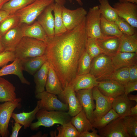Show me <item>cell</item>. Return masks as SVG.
<instances>
[{
	"label": "cell",
	"mask_w": 137,
	"mask_h": 137,
	"mask_svg": "<svg viewBox=\"0 0 137 137\" xmlns=\"http://www.w3.org/2000/svg\"><path fill=\"white\" fill-rule=\"evenodd\" d=\"M85 23V18L73 29L48 37L44 55L57 74L63 90L77 75L79 60L86 49L88 37Z\"/></svg>",
	"instance_id": "6da1fadb"
},
{
	"label": "cell",
	"mask_w": 137,
	"mask_h": 137,
	"mask_svg": "<svg viewBox=\"0 0 137 137\" xmlns=\"http://www.w3.org/2000/svg\"><path fill=\"white\" fill-rule=\"evenodd\" d=\"M47 46L44 42L28 37H23L16 47V58L20 60L45 55Z\"/></svg>",
	"instance_id": "7a4b0ae2"
},
{
	"label": "cell",
	"mask_w": 137,
	"mask_h": 137,
	"mask_svg": "<svg viewBox=\"0 0 137 137\" xmlns=\"http://www.w3.org/2000/svg\"><path fill=\"white\" fill-rule=\"evenodd\" d=\"M36 117L38 121L31 124V130H36L41 126L49 127L56 124L63 125L70 122L72 117L66 112L40 109Z\"/></svg>",
	"instance_id": "3957f363"
},
{
	"label": "cell",
	"mask_w": 137,
	"mask_h": 137,
	"mask_svg": "<svg viewBox=\"0 0 137 137\" xmlns=\"http://www.w3.org/2000/svg\"><path fill=\"white\" fill-rule=\"evenodd\" d=\"M116 70L111 57L102 54L92 59L90 73L99 81L108 79Z\"/></svg>",
	"instance_id": "277c9868"
},
{
	"label": "cell",
	"mask_w": 137,
	"mask_h": 137,
	"mask_svg": "<svg viewBox=\"0 0 137 137\" xmlns=\"http://www.w3.org/2000/svg\"><path fill=\"white\" fill-rule=\"evenodd\" d=\"M54 0H36L14 14L22 24H30L33 23L50 5L54 3Z\"/></svg>",
	"instance_id": "5b68a950"
},
{
	"label": "cell",
	"mask_w": 137,
	"mask_h": 137,
	"mask_svg": "<svg viewBox=\"0 0 137 137\" xmlns=\"http://www.w3.org/2000/svg\"><path fill=\"white\" fill-rule=\"evenodd\" d=\"M101 14L98 6L90 8L85 17V28L88 37L96 39L106 38L101 31Z\"/></svg>",
	"instance_id": "8992f818"
},
{
	"label": "cell",
	"mask_w": 137,
	"mask_h": 137,
	"mask_svg": "<svg viewBox=\"0 0 137 137\" xmlns=\"http://www.w3.org/2000/svg\"><path fill=\"white\" fill-rule=\"evenodd\" d=\"M35 97L39 99L37 102L40 109L64 112L68 110V104L61 101L55 94L44 91L36 94Z\"/></svg>",
	"instance_id": "52a82bcc"
},
{
	"label": "cell",
	"mask_w": 137,
	"mask_h": 137,
	"mask_svg": "<svg viewBox=\"0 0 137 137\" xmlns=\"http://www.w3.org/2000/svg\"><path fill=\"white\" fill-rule=\"evenodd\" d=\"M21 100L20 98H16L13 101L0 104V137L8 136V127L10 119L14 109L20 107Z\"/></svg>",
	"instance_id": "ba28073f"
},
{
	"label": "cell",
	"mask_w": 137,
	"mask_h": 137,
	"mask_svg": "<svg viewBox=\"0 0 137 137\" xmlns=\"http://www.w3.org/2000/svg\"><path fill=\"white\" fill-rule=\"evenodd\" d=\"M92 91L93 98L96 101L93 113L94 121L100 119L112 108L114 98L104 95L96 86L93 88Z\"/></svg>",
	"instance_id": "9c48e42d"
},
{
	"label": "cell",
	"mask_w": 137,
	"mask_h": 137,
	"mask_svg": "<svg viewBox=\"0 0 137 137\" xmlns=\"http://www.w3.org/2000/svg\"><path fill=\"white\" fill-rule=\"evenodd\" d=\"M87 13L82 7L71 10L63 6L62 19L67 31L72 30L79 25L85 19Z\"/></svg>",
	"instance_id": "30bf717a"
},
{
	"label": "cell",
	"mask_w": 137,
	"mask_h": 137,
	"mask_svg": "<svg viewBox=\"0 0 137 137\" xmlns=\"http://www.w3.org/2000/svg\"><path fill=\"white\" fill-rule=\"evenodd\" d=\"M113 7L118 16L135 28H137V4L130 2L115 3Z\"/></svg>",
	"instance_id": "8fae6325"
},
{
	"label": "cell",
	"mask_w": 137,
	"mask_h": 137,
	"mask_svg": "<svg viewBox=\"0 0 137 137\" xmlns=\"http://www.w3.org/2000/svg\"><path fill=\"white\" fill-rule=\"evenodd\" d=\"M123 119L118 117L98 129L99 135L100 137H130L124 125Z\"/></svg>",
	"instance_id": "7c38bea8"
},
{
	"label": "cell",
	"mask_w": 137,
	"mask_h": 137,
	"mask_svg": "<svg viewBox=\"0 0 137 137\" xmlns=\"http://www.w3.org/2000/svg\"><path fill=\"white\" fill-rule=\"evenodd\" d=\"M75 92L87 118L92 124L94 121L93 113L95 107L92 89L81 90Z\"/></svg>",
	"instance_id": "4fadbf2b"
},
{
	"label": "cell",
	"mask_w": 137,
	"mask_h": 137,
	"mask_svg": "<svg viewBox=\"0 0 137 137\" xmlns=\"http://www.w3.org/2000/svg\"><path fill=\"white\" fill-rule=\"evenodd\" d=\"M59 97L64 101L65 103L68 104L69 109L67 112L71 117L75 116L83 109L71 84H69L65 88Z\"/></svg>",
	"instance_id": "5bb4252c"
},
{
	"label": "cell",
	"mask_w": 137,
	"mask_h": 137,
	"mask_svg": "<svg viewBox=\"0 0 137 137\" xmlns=\"http://www.w3.org/2000/svg\"><path fill=\"white\" fill-rule=\"evenodd\" d=\"M96 87L104 95L113 98L124 94V85L113 80L98 81Z\"/></svg>",
	"instance_id": "9a60e30c"
},
{
	"label": "cell",
	"mask_w": 137,
	"mask_h": 137,
	"mask_svg": "<svg viewBox=\"0 0 137 137\" xmlns=\"http://www.w3.org/2000/svg\"><path fill=\"white\" fill-rule=\"evenodd\" d=\"M23 37L20 26L8 31L0 39L4 46L5 51H14Z\"/></svg>",
	"instance_id": "2e32d148"
},
{
	"label": "cell",
	"mask_w": 137,
	"mask_h": 137,
	"mask_svg": "<svg viewBox=\"0 0 137 137\" xmlns=\"http://www.w3.org/2000/svg\"><path fill=\"white\" fill-rule=\"evenodd\" d=\"M54 3L47 6L37 18V22L41 25L48 37L55 36L54 19L52 14Z\"/></svg>",
	"instance_id": "e0dca14e"
},
{
	"label": "cell",
	"mask_w": 137,
	"mask_h": 137,
	"mask_svg": "<svg viewBox=\"0 0 137 137\" xmlns=\"http://www.w3.org/2000/svg\"><path fill=\"white\" fill-rule=\"evenodd\" d=\"M111 58L116 70L137 64V53L118 52Z\"/></svg>",
	"instance_id": "ac0fdd59"
},
{
	"label": "cell",
	"mask_w": 137,
	"mask_h": 137,
	"mask_svg": "<svg viewBox=\"0 0 137 137\" xmlns=\"http://www.w3.org/2000/svg\"><path fill=\"white\" fill-rule=\"evenodd\" d=\"M20 27L23 37L33 38L46 43L48 37L37 21L31 25L26 24Z\"/></svg>",
	"instance_id": "d6986e66"
},
{
	"label": "cell",
	"mask_w": 137,
	"mask_h": 137,
	"mask_svg": "<svg viewBox=\"0 0 137 137\" xmlns=\"http://www.w3.org/2000/svg\"><path fill=\"white\" fill-rule=\"evenodd\" d=\"M98 82L93 75L89 73L77 75L71 84L76 92L81 90L92 89L97 86Z\"/></svg>",
	"instance_id": "ffe728a7"
},
{
	"label": "cell",
	"mask_w": 137,
	"mask_h": 137,
	"mask_svg": "<svg viewBox=\"0 0 137 137\" xmlns=\"http://www.w3.org/2000/svg\"><path fill=\"white\" fill-rule=\"evenodd\" d=\"M97 43L104 54L112 57L118 52L119 38L108 36L106 38L97 39Z\"/></svg>",
	"instance_id": "44dd1931"
},
{
	"label": "cell",
	"mask_w": 137,
	"mask_h": 137,
	"mask_svg": "<svg viewBox=\"0 0 137 137\" xmlns=\"http://www.w3.org/2000/svg\"><path fill=\"white\" fill-rule=\"evenodd\" d=\"M3 66L0 69V77L8 75H14L18 77L22 83L28 85L30 84L23 75L21 62L18 58H16L12 63Z\"/></svg>",
	"instance_id": "7402d4cb"
},
{
	"label": "cell",
	"mask_w": 137,
	"mask_h": 137,
	"mask_svg": "<svg viewBox=\"0 0 137 137\" xmlns=\"http://www.w3.org/2000/svg\"><path fill=\"white\" fill-rule=\"evenodd\" d=\"M128 96L125 94L119 95L114 98L112 102V108L121 118L130 115L131 105Z\"/></svg>",
	"instance_id": "603a6c76"
},
{
	"label": "cell",
	"mask_w": 137,
	"mask_h": 137,
	"mask_svg": "<svg viewBox=\"0 0 137 137\" xmlns=\"http://www.w3.org/2000/svg\"><path fill=\"white\" fill-rule=\"evenodd\" d=\"M45 88L47 92L59 97L63 91L57 74L50 64Z\"/></svg>",
	"instance_id": "cb8c5ba5"
},
{
	"label": "cell",
	"mask_w": 137,
	"mask_h": 137,
	"mask_svg": "<svg viewBox=\"0 0 137 137\" xmlns=\"http://www.w3.org/2000/svg\"><path fill=\"white\" fill-rule=\"evenodd\" d=\"M15 88L7 80L0 77V102L11 101L16 98Z\"/></svg>",
	"instance_id": "d4e9b609"
},
{
	"label": "cell",
	"mask_w": 137,
	"mask_h": 137,
	"mask_svg": "<svg viewBox=\"0 0 137 137\" xmlns=\"http://www.w3.org/2000/svg\"><path fill=\"white\" fill-rule=\"evenodd\" d=\"M21 61L23 70L33 75L47 60L44 55L26 59Z\"/></svg>",
	"instance_id": "484cf974"
},
{
	"label": "cell",
	"mask_w": 137,
	"mask_h": 137,
	"mask_svg": "<svg viewBox=\"0 0 137 137\" xmlns=\"http://www.w3.org/2000/svg\"><path fill=\"white\" fill-rule=\"evenodd\" d=\"M118 52L137 53L136 32L132 35L123 34L119 37Z\"/></svg>",
	"instance_id": "4316f807"
},
{
	"label": "cell",
	"mask_w": 137,
	"mask_h": 137,
	"mask_svg": "<svg viewBox=\"0 0 137 137\" xmlns=\"http://www.w3.org/2000/svg\"><path fill=\"white\" fill-rule=\"evenodd\" d=\"M49 64L47 61L33 75L36 85L35 94L45 90Z\"/></svg>",
	"instance_id": "83f0119b"
},
{
	"label": "cell",
	"mask_w": 137,
	"mask_h": 137,
	"mask_svg": "<svg viewBox=\"0 0 137 137\" xmlns=\"http://www.w3.org/2000/svg\"><path fill=\"white\" fill-rule=\"evenodd\" d=\"M71 122L80 133L92 131L93 128L83 109L76 115L71 117Z\"/></svg>",
	"instance_id": "f1b7e54d"
},
{
	"label": "cell",
	"mask_w": 137,
	"mask_h": 137,
	"mask_svg": "<svg viewBox=\"0 0 137 137\" xmlns=\"http://www.w3.org/2000/svg\"><path fill=\"white\" fill-rule=\"evenodd\" d=\"M40 109L37 102L36 106L32 111L28 112H23L19 113L13 112L11 117L15 122L19 123L24 126V129L30 127L32 122L36 118V115Z\"/></svg>",
	"instance_id": "f546056e"
},
{
	"label": "cell",
	"mask_w": 137,
	"mask_h": 137,
	"mask_svg": "<svg viewBox=\"0 0 137 137\" xmlns=\"http://www.w3.org/2000/svg\"><path fill=\"white\" fill-rule=\"evenodd\" d=\"M54 3L53 11L54 16V31L55 36H59L65 32L67 30L63 21L62 16V7Z\"/></svg>",
	"instance_id": "4dcf8cb0"
},
{
	"label": "cell",
	"mask_w": 137,
	"mask_h": 137,
	"mask_svg": "<svg viewBox=\"0 0 137 137\" xmlns=\"http://www.w3.org/2000/svg\"><path fill=\"white\" fill-rule=\"evenodd\" d=\"M100 29L102 33L105 35L119 38L123 34L115 22L107 20L101 15Z\"/></svg>",
	"instance_id": "1f68e13d"
},
{
	"label": "cell",
	"mask_w": 137,
	"mask_h": 137,
	"mask_svg": "<svg viewBox=\"0 0 137 137\" xmlns=\"http://www.w3.org/2000/svg\"><path fill=\"white\" fill-rule=\"evenodd\" d=\"M101 15L107 20L115 22L119 17L115 9L110 5L109 0H98Z\"/></svg>",
	"instance_id": "d6a6232c"
},
{
	"label": "cell",
	"mask_w": 137,
	"mask_h": 137,
	"mask_svg": "<svg viewBox=\"0 0 137 137\" xmlns=\"http://www.w3.org/2000/svg\"><path fill=\"white\" fill-rule=\"evenodd\" d=\"M36 0H10L5 4L2 10L10 14H14L18 10L24 8Z\"/></svg>",
	"instance_id": "836d02e7"
},
{
	"label": "cell",
	"mask_w": 137,
	"mask_h": 137,
	"mask_svg": "<svg viewBox=\"0 0 137 137\" xmlns=\"http://www.w3.org/2000/svg\"><path fill=\"white\" fill-rule=\"evenodd\" d=\"M21 25L19 18L14 14L7 18L0 23L1 37L10 30Z\"/></svg>",
	"instance_id": "e575fe53"
},
{
	"label": "cell",
	"mask_w": 137,
	"mask_h": 137,
	"mask_svg": "<svg viewBox=\"0 0 137 137\" xmlns=\"http://www.w3.org/2000/svg\"><path fill=\"white\" fill-rule=\"evenodd\" d=\"M118 117V114L112 108L107 113L100 119L94 121L92 123V126L97 130L101 128L113 120Z\"/></svg>",
	"instance_id": "d590c367"
},
{
	"label": "cell",
	"mask_w": 137,
	"mask_h": 137,
	"mask_svg": "<svg viewBox=\"0 0 137 137\" xmlns=\"http://www.w3.org/2000/svg\"><path fill=\"white\" fill-rule=\"evenodd\" d=\"M92 60L85 49L79 60L77 75H80L90 73Z\"/></svg>",
	"instance_id": "8d00e7d4"
},
{
	"label": "cell",
	"mask_w": 137,
	"mask_h": 137,
	"mask_svg": "<svg viewBox=\"0 0 137 137\" xmlns=\"http://www.w3.org/2000/svg\"><path fill=\"white\" fill-rule=\"evenodd\" d=\"M58 133L57 137H79L80 134L71 121L58 127Z\"/></svg>",
	"instance_id": "74e56055"
},
{
	"label": "cell",
	"mask_w": 137,
	"mask_h": 137,
	"mask_svg": "<svg viewBox=\"0 0 137 137\" xmlns=\"http://www.w3.org/2000/svg\"><path fill=\"white\" fill-rule=\"evenodd\" d=\"M123 123L130 137H137V115H129L123 118Z\"/></svg>",
	"instance_id": "f35d334b"
},
{
	"label": "cell",
	"mask_w": 137,
	"mask_h": 137,
	"mask_svg": "<svg viewBox=\"0 0 137 137\" xmlns=\"http://www.w3.org/2000/svg\"><path fill=\"white\" fill-rule=\"evenodd\" d=\"M108 79L115 81L124 85L129 81V67H123L116 70Z\"/></svg>",
	"instance_id": "ab89813d"
},
{
	"label": "cell",
	"mask_w": 137,
	"mask_h": 137,
	"mask_svg": "<svg viewBox=\"0 0 137 137\" xmlns=\"http://www.w3.org/2000/svg\"><path fill=\"white\" fill-rule=\"evenodd\" d=\"M85 49L92 59L100 54H104L98 45L97 39L94 38L88 37Z\"/></svg>",
	"instance_id": "60d3db41"
},
{
	"label": "cell",
	"mask_w": 137,
	"mask_h": 137,
	"mask_svg": "<svg viewBox=\"0 0 137 137\" xmlns=\"http://www.w3.org/2000/svg\"><path fill=\"white\" fill-rule=\"evenodd\" d=\"M115 22L123 34L132 35L136 32L135 28L124 20L119 17Z\"/></svg>",
	"instance_id": "b9f144b4"
},
{
	"label": "cell",
	"mask_w": 137,
	"mask_h": 137,
	"mask_svg": "<svg viewBox=\"0 0 137 137\" xmlns=\"http://www.w3.org/2000/svg\"><path fill=\"white\" fill-rule=\"evenodd\" d=\"M15 58L14 51H5L0 54V67L5 66L9 62L13 61Z\"/></svg>",
	"instance_id": "7bdbcfd3"
},
{
	"label": "cell",
	"mask_w": 137,
	"mask_h": 137,
	"mask_svg": "<svg viewBox=\"0 0 137 137\" xmlns=\"http://www.w3.org/2000/svg\"><path fill=\"white\" fill-rule=\"evenodd\" d=\"M124 86V94L127 95L131 92L137 91V82H129Z\"/></svg>",
	"instance_id": "ee69618b"
},
{
	"label": "cell",
	"mask_w": 137,
	"mask_h": 137,
	"mask_svg": "<svg viewBox=\"0 0 137 137\" xmlns=\"http://www.w3.org/2000/svg\"><path fill=\"white\" fill-rule=\"evenodd\" d=\"M129 81L137 82V64L129 67Z\"/></svg>",
	"instance_id": "f6af8a7d"
},
{
	"label": "cell",
	"mask_w": 137,
	"mask_h": 137,
	"mask_svg": "<svg viewBox=\"0 0 137 137\" xmlns=\"http://www.w3.org/2000/svg\"><path fill=\"white\" fill-rule=\"evenodd\" d=\"M98 130L93 128L92 132L87 131L84 132L80 133L79 137H100L99 134H97Z\"/></svg>",
	"instance_id": "bcb514c9"
},
{
	"label": "cell",
	"mask_w": 137,
	"mask_h": 137,
	"mask_svg": "<svg viewBox=\"0 0 137 137\" xmlns=\"http://www.w3.org/2000/svg\"><path fill=\"white\" fill-rule=\"evenodd\" d=\"M22 126H23L20 123L15 122L14 123V125L12 126V133L10 135V137H18L19 132Z\"/></svg>",
	"instance_id": "7dc6e473"
},
{
	"label": "cell",
	"mask_w": 137,
	"mask_h": 137,
	"mask_svg": "<svg viewBox=\"0 0 137 137\" xmlns=\"http://www.w3.org/2000/svg\"><path fill=\"white\" fill-rule=\"evenodd\" d=\"M11 15L6 11L1 10L0 11V23Z\"/></svg>",
	"instance_id": "c3c4849f"
},
{
	"label": "cell",
	"mask_w": 137,
	"mask_h": 137,
	"mask_svg": "<svg viewBox=\"0 0 137 137\" xmlns=\"http://www.w3.org/2000/svg\"><path fill=\"white\" fill-rule=\"evenodd\" d=\"M130 115H137V103L134 107H131Z\"/></svg>",
	"instance_id": "681fc988"
},
{
	"label": "cell",
	"mask_w": 137,
	"mask_h": 137,
	"mask_svg": "<svg viewBox=\"0 0 137 137\" xmlns=\"http://www.w3.org/2000/svg\"><path fill=\"white\" fill-rule=\"evenodd\" d=\"M128 98L130 100H133L136 102L137 103V95H134L131 94L129 96H128Z\"/></svg>",
	"instance_id": "f907efd6"
},
{
	"label": "cell",
	"mask_w": 137,
	"mask_h": 137,
	"mask_svg": "<svg viewBox=\"0 0 137 137\" xmlns=\"http://www.w3.org/2000/svg\"><path fill=\"white\" fill-rule=\"evenodd\" d=\"M120 3L130 2L137 4V0H118Z\"/></svg>",
	"instance_id": "816d5d0a"
},
{
	"label": "cell",
	"mask_w": 137,
	"mask_h": 137,
	"mask_svg": "<svg viewBox=\"0 0 137 137\" xmlns=\"http://www.w3.org/2000/svg\"><path fill=\"white\" fill-rule=\"evenodd\" d=\"M55 3L62 6H64L66 1L65 0H54Z\"/></svg>",
	"instance_id": "f5cc1de1"
},
{
	"label": "cell",
	"mask_w": 137,
	"mask_h": 137,
	"mask_svg": "<svg viewBox=\"0 0 137 137\" xmlns=\"http://www.w3.org/2000/svg\"><path fill=\"white\" fill-rule=\"evenodd\" d=\"M9 0H0V11L2 10V9L4 5Z\"/></svg>",
	"instance_id": "db71d44e"
},
{
	"label": "cell",
	"mask_w": 137,
	"mask_h": 137,
	"mask_svg": "<svg viewBox=\"0 0 137 137\" xmlns=\"http://www.w3.org/2000/svg\"><path fill=\"white\" fill-rule=\"evenodd\" d=\"M5 51L4 47L0 39V54Z\"/></svg>",
	"instance_id": "11a10c76"
},
{
	"label": "cell",
	"mask_w": 137,
	"mask_h": 137,
	"mask_svg": "<svg viewBox=\"0 0 137 137\" xmlns=\"http://www.w3.org/2000/svg\"><path fill=\"white\" fill-rule=\"evenodd\" d=\"M69 0V1H70V2H71L72 1V0ZM78 3L80 6H82L83 3L82 1L81 0H75Z\"/></svg>",
	"instance_id": "9f6ffc18"
},
{
	"label": "cell",
	"mask_w": 137,
	"mask_h": 137,
	"mask_svg": "<svg viewBox=\"0 0 137 137\" xmlns=\"http://www.w3.org/2000/svg\"><path fill=\"white\" fill-rule=\"evenodd\" d=\"M42 134L40 132H39L37 133L36 135H33V137H41V136H42Z\"/></svg>",
	"instance_id": "6f0895ef"
},
{
	"label": "cell",
	"mask_w": 137,
	"mask_h": 137,
	"mask_svg": "<svg viewBox=\"0 0 137 137\" xmlns=\"http://www.w3.org/2000/svg\"><path fill=\"white\" fill-rule=\"evenodd\" d=\"M1 38V37L0 36V39Z\"/></svg>",
	"instance_id": "680465c9"
}]
</instances>
